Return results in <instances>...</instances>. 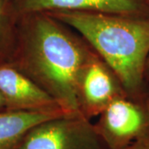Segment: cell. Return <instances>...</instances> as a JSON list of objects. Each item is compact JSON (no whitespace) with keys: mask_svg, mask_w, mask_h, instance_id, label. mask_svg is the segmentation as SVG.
<instances>
[{"mask_svg":"<svg viewBox=\"0 0 149 149\" xmlns=\"http://www.w3.org/2000/svg\"><path fill=\"white\" fill-rule=\"evenodd\" d=\"M92 48L79 33L47 13L17 19L8 63L52 97L65 114H80L75 97L80 68Z\"/></svg>","mask_w":149,"mask_h":149,"instance_id":"cell-1","label":"cell"},{"mask_svg":"<svg viewBox=\"0 0 149 149\" xmlns=\"http://www.w3.org/2000/svg\"><path fill=\"white\" fill-rule=\"evenodd\" d=\"M85 39L121 81L126 95L149 99L145 69L149 56V16L101 12L47 13Z\"/></svg>","mask_w":149,"mask_h":149,"instance_id":"cell-2","label":"cell"},{"mask_svg":"<svg viewBox=\"0 0 149 149\" xmlns=\"http://www.w3.org/2000/svg\"><path fill=\"white\" fill-rule=\"evenodd\" d=\"M98 117L94 125L108 149H123L149 139V99L118 97Z\"/></svg>","mask_w":149,"mask_h":149,"instance_id":"cell-3","label":"cell"},{"mask_svg":"<svg viewBox=\"0 0 149 149\" xmlns=\"http://www.w3.org/2000/svg\"><path fill=\"white\" fill-rule=\"evenodd\" d=\"M20 149H108L94 123L81 114H64L32 127Z\"/></svg>","mask_w":149,"mask_h":149,"instance_id":"cell-4","label":"cell"},{"mask_svg":"<svg viewBox=\"0 0 149 149\" xmlns=\"http://www.w3.org/2000/svg\"><path fill=\"white\" fill-rule=\"evenodd\" d=\"M123 95H127L117 74L92 49L80 68L75 82L80 114L91 120L115 99Z\"/></svg>","mask_w":149,"mask_h":149,"instance_id":"cell-5","label":"cell"},{"mask_svg":"<svg viewBox=\"0 0 149 149\" xmlns=\"http://www.w3.org/2000/svg\"><path fill=\"white\" fill-rule=\"evenodd\" d=\"M0 94L8 111L61 109L52 97L8 62L0 63Z\"/></svg>","mask_w":149,"mask_h":149,"instance_id":"cell-6","label":"cell"},{"mask_svg":"<svg viewBox=\"0 0 149 149\" xmlns=\"http://www.w3.org/2000/svg\"><path fill=\"white\" fill-rule=\"evenodd\" d=\"M14 8L17 17L32 13L61 11L149 16V6L144 0H14Z\"/></svg>","mask_w":149,"mask_h":149,"instance_id":"cell-7","label":"cell"},{"mask_svg":"<svg viewBox=\"0 0 149 149\" xmlns=\"http://www.w3.org/2000/svg\"><path fill=\"white\" fill-rule=\"evenodd\" d=\"M65 114L61 109L38 112H0V149H20L26 133L45 120Z\"/></svg>","mask_w":149,"mask_h":149,"instance_id":"cell-8","label":"cell"},{"mask_svg":"<svg viewBox=\"0 0 149 149\" xmlns=\"http://www.w3.org/2000/svg\"><path fill=\"white\" fill-rule=\"evenodd\" d=\"M17 19L14 0H0V63L8 62L15 47Z\"/></svg>","mask_w":149,"mask_h":149,"instance_id":"cell-9","label":"cell"},{"mask_svg":"<svg viewBox=\"0 0 149 149\" xmlns=\"http://www.w3.org/2000/svg\"><path fill=\"white\" fill-rule=\"evenodd\" d=\"M123 149H149V139L136 142Z\"/></svg>","mask_w":149,"mask_h":149,"instance_id":"cell-10","label":"cell"},{"mask_svg":"<svg viewBox=\"0 0 149 149\" xmlns=\"http://www.w3.org/2000/svg\"><path fill=\"white\" fill-rule=\"evenodd\" d=\"M5 109V103H4V100L3 99V96L1 95L0 94V112L4 111Z\"/></svg>","mask_w":149,"mask_h":149,"instance_id":"cell-11","label":"cell"},{"mask_svg":"<svg viewBox=\"0 0 149 149\" xmlns=\"http://www.w3.org/2000/svg\"><path fill=\"white\" fill-rule=\"evenodd\" d=\"M145 75H146V79L149 82V56L148 61H147V64H146V69H145Z\"/></svg>","mask_w":149,"mask_h":149,"instance_id":"cell-12","label":"cell"},{"mask_svg":"<svg viewBox=\"0 0 149 149\" xmlns=\"http://www.w3.org/2000/svg\"><path fill=\"white\" fill-rule=\"evenodd\" d=\"M144 1H145V2H146V3L149 6V0H144Z\"/></svg>","mask_w":149,"mask_h":149,"instance_id":"cell-13","label":"cell"}]
</instances>
